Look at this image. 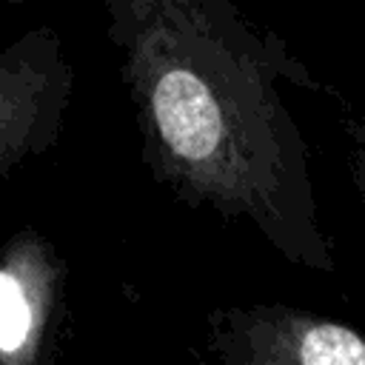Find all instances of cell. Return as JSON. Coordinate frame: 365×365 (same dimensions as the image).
Segmentation results:
<instances>
[{"label": "cell", "mask_w": 365, "mask_h": 365, "mask_svg": "<svg viewBox=\"0 0 365 365\" xmlns=\"http://www.w3.org/2000/svg\"><path fill=\"white\" fill-rule=\"evenodd\" d=\"M0 185H3V182H0Z\"/></svg>", "instance_id": "cell-4"}, {"label": "cell", "mask_w": 365, "mask_h": 365, "mask_svg": "<svg viewBox=\"0 0 365 365\" xmlns=\"http://www.w3.org/2000/svg\"><path fill=\"white\" fill-rule=\"evenodd\" d=\"M71 91L74 68L54 29L37 26L0 51V182L57 143Z\"/></svg>", "instance_id": "cell-2"}, {"label": "cell", "mask_w": 365, "mask_h": 365, "mask_svg": "<svg viewBox=\"0 0 365 365\" xmlns=\"http://www.w3.org/2000/svg\"><path fill=\"white\" fill-rule=\"evenodd\" d=\"M66 317V265L37 228L0 251V365H51Z\"/></svg>", "instance_id": "cell-3"}, {"label": "cell", "mask_w": 365, "mask_h": 365, "mask_svg": "<svg viewBox=\"0 0 365 365\" xmlns=\"http://www.w3.org/2000/svg\"><path fill=\"white\" fill-rule=\"evenodd\" d=\"M106 17L151 177L279 237L288 151L268 51L217 0H108Z\"/></svg>", "instance_id": "cell-1"}]
</instances>
